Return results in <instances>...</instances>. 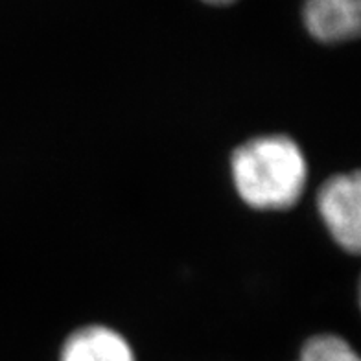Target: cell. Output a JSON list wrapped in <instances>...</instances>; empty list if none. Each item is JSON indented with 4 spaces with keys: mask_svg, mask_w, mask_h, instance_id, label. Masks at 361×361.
<instances>
[{
    "mask_svg": "<svg viewBox=\"0 0 361 361\" xmlns=\"http://www.w3.org/2000/svg\"><path fill=\"white\" fill-rule=\"evenodd\" d=\"M231 177L240 200L251 209L288 210L305 194L308 161L288 135H262L234 149Z\"/></svg>",
    "mask_w": 361,
    "mask_h": 361,
    "instance_id": "cell-1",
    "label": "cell"
},
{
    "mask_svg": "<svg viewBox=\"0 0 361 361\" xmlns=\"http://www.w3.org/2000/svg\"><path fill=\"white\" fill-rule=\"evenodd\" d=\"M317 212L324 228L343 251L361 247V180L357 171L328 177L317 192Z\"/></svg>",
    "mask_w": 361,
    "mask_h": 361,
    "instance_id": "cell-2",
    "label": "cell"
},
{
    "mask_svg": "<svg viewBox=\"0 0 361 361\" xmlns=\"http://www.w3.org/2000/svg\"><path fill=\"white\" fill-rule=\"evenodd\" d=\"M302 20L319 43H347L360 35V0H305Z\"/></svg>",
    "mask_w": 361,
    "mask_h": 361,
    "instance_id": "cell-3",
    "label": "cell"
},
{
    "mask_svg": "<svg viewBox=\"0 0 361 361\" xmlns=\"http://www.w3.org/2000/svg\"><path fill=\"white\" fill-rule=\"evenodd\" d=\"M59 361H137V357L128 339L114 328L89 324L65 339Z\"/></svg>",
    "mask_w": 361,
    "mask_h": 361,
    "instance_id": "cell-4",
    "label": "cell"
},
{
    "mask_svg": "<svg viewBox=\"0 0 361 361\" xmlns=\"http://www.w3.org/2000/svg\"><path fill=\"white\" fill-rule=\"evenodd\" d=\"M297 361H361L356 348L341 336L317 334L302 345Z\"/></svg>",
    "mask_w": 361,
    "mask_h": 361,
    "instance_id": "cell-5",
    "label": "cell"
},
{
    "mask_svg": "<svg viewBox=\"0 0 361 361\" xmlns=\"http://www.w3.org/2000/svg\"><path fill=\"white\" fill-rule=\"evenodd\" d=\"M203 2H207V4L210 6H228L233 4V2H236V0H203Z\"/></svg>",
    "mask_w": 361,
    "mask_h": 361,
    "instance_id": "cell-6",
    "label": "cell"
}]
</instances>
